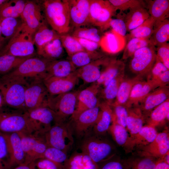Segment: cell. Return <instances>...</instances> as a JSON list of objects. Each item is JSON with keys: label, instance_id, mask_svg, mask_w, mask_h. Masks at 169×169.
Listing matches in <instances>:
<instances>
[{"label": "cell", "instance_id": "cell-5", "mask_svg": "<svg viewBox=\"0 0 169 169\" xmlns=\"http://www.w3.org/2000/svg\"><path fill=\"white\" fill-rule=\"evenodd\" d=\"M33 37L22 24L6 45L0 51V54H9L21 57L35 56L36 52Z\"/></svg>", "mask_w": 169, "mask_h": 169}, {"label": "cell", "instance_id": "cell-41", "mask_svg": "<svg viewBox=\"0 0 169 169\" xmlns=\"http://www.w3.org/2000/svg\"><path fill=\"white\" fill-rule=\"evenodd\" d=\"M59 35L54 30L49 28L46 23L42 25L36 32L33 37V43L36 47L37 51L47 43L59 37Z\"/></svg>", "mask_w": 169, "mask_h": 169}, {"label": "cell", "instance_id": "cell-30", "mask_svg": "<svg viewBox=\"0 0 169 169\" xmlns=\"http://www.w3.org/2000/svg\"><path fill=\"white\" fill-rule=\"evenodd\" d=\"M108 132L117 144L123 148L126 153H131L133 151L131 139L126 128L112 122Z\"/></svg>", "mask_w": 169, "mask_h": 169}, {"label": "cell", "instance_id": "cell-56", "mask_svg": "<svg viewBox=\"0 0 169 169\" xmlns=\"http://www.w3.org/2000/svg\"><path fill=\"white\" fill-rule=\"evenodd\" d=\"M167 70L169 69L156 58V62L151 72L147 76V80H150L154 84V82L160 75Z\"/></svg>", "mask_w": 169, "mask_h": 169}, {"label": "cell", "instance_id": "cell-13", "mask_svg": "<svg viewBox=\"0 0 169 169\" xmlns=\"http://www.w3.org/2000/svg\"><path fill=\"white\" fill-rule=\"evenodd\" d=\"M20 18L24 28L33 36L41 26L46 23L42 3L37 1H27Z\"/></svg>", "mask_w": 169, "mask_h": 169}, {"label": "cell", "instance_id": "cell-43", "mask_svg": "<svg viewBox=\"0 0 169 169\" xmlns=\"http://www.w3.org/2000/svg\"><path fill=\"white\" fill-rule=\"evenodd\" d=\"M155 22L150 17L141 25L131 31L129 34L125 36L126 40L136 38L149 39L153 32Z\"/></svg>", "mask_w": 169, "mask_h": 169}, {"label": "cell", "instance_id": "cell-50", "mask_svg": "<svg viewBox=\"0 0 169 169\" xmlns=\"http://www.w3.org/2000/svg\"><path fill=\"white\" fill-rule=\"evenodd\" d=\"M67 154L58 148L48 146L44 153L42 158L48 159L64 166L68 158Z\"/></svg>", "mask_w": 169, "mask_h": 169}, {"label": "cell", "instance_id": "cell-2", "mask_svg": "<svg viewBox=\"0 0 169 169\" xmlns=\"http://www.w3.org/2000/svg\"><path fill=\"white\" fill-rule=\"evenodd\" d=\"M7 107L4 105L0 108V133H35L34 126L26 111Z\"/></svg>", "mask_w": 169, "mask_h": 169}, {"label": "cell", "instance_id": "cell-25", "mask_svg": "<svg viewBox=\"0 0 169 169\" xmlns=\"http://www.w3.org/2000/svg\"><path fill=\"white\" fill-rule=\"evenodd\" d=\"M125 65L122 61L110 59L108 62L104 66L100 75L95 83L99 86L103 87L119 74L125 71Z\"/></svg>", "mask_w": 169, "mask_h": 169}, {"label": "cell", "instance_id": "cell-49", "mask_svg": "<svg viewBox=\"0 0 169 169\" xmlns=\"http://www.w3.org/2000/svg\"><path fill=\"white\" fill-rule=\"evenodd\" d=\"M110 105L112 110V122L117 123L126 128L128 108L125 105H120L112 104Z\"/></svg>", "mask_w": 169, "mask_h": 169}, {"label": "cell", "instance_id": "cell-18", "mask_svg": "<svg viewBox=\"0 0 169 169\" xmlns=\"http://www.w3.org/2000/svg\"><path fill=\"white\" fill-rule=\"evenodd\" d=\"M79 79L74 72L66 77H48L43 81L49 94L55 96L71 91L78 83Z\"/></svg>", "mask_w": 169, "mask_h": 169}, {"label": "cell", "instance_id": "cell-39", "mask_svg": "<svg viewBox=\"0 0 169 169\" xmlns=\"http://www.w3.org/2000/svg\"><path fill=\"white\" fill-rule=\"evenodd\" d=\"M105 56L103 53L97 51L90 52L84 50L78 52L69 57V59L77 69Z\"/></svg>", "mask_w": 169, "mask_h": 169}, {"label": "cell", "instance_id": "cell-36", "mask_svg": "<svg viewBox=\"0 0 169 169\" xmlns=\"http://www.w3.org/2000/svg\"><path fill=\"white\" fill-rule=\"evenodd\" d=\"M143 79V77L139 76L131 78L124 77L120 84L116 98L112 104L125 106L133 86Z\"/></svg>", "mask_w": 169, "mask_h": 169}, {"label": "cell", "instance_id": "cell-31", "mask_svg": "<svg viewBox=\"0 0 169 169\" xmlns=\"http://www.w3.org/2000/svg\"><path fill=\"white\" fill-rule=\"evenodd\" d=\"M76 69L69 59H59L51 61L48 67L46 77H66L73 73Z\"/></svg>", "mask_w": 169, "mask_h": 169}, {"label": "cell", "instance_id": "cell-4", "mask_svg": "<svg viewBox=\"0 0 169 169\" xmlns=\"http://www.w3.org/2000/svg\"><path fill=\"white\" fill-rule=\"evenodd\" d=\"M104 136L88 133L80 146L81 152L98 165L116 155L115 146Z\"/></svg>", "mask_w": 169, "mask_h": 169}, {"label": "cell", "instance_id": "cell-51", "mask_svg": "<svg viewBox=\"0 0 169 169\" xmlns=\"http://www.w3.org/2000/svg\"><path fill=\"white\" fill-rule=\"evenodd\" d=\"M130 159H122L115 157V156L99 164L98 169H129Z\"/></svg>", "mask_w": 169, "mask_h": 169}, {"label": "cell", "instance_id": "cell-1", "mask_svg": "<svg viewBox=\"0 0 169 169\" xmlns=\"http://www.w3.org/2000/svg\"><path fill=\"white\" fill-rule=\"evenodd\" d=\"M28 84L26 79L7 74L0 75V93L4 105L25 111L24 95Z\"/></svg>", "mask_w": 169, "mask_h": 169}, {"label": "cell", "instance_id": "cell-20", "mask_svg": "<svg viewBox=\"0 0 169 169\" xmlns=\"http://www.w3.org/2000/svg\"><path fill=\"white\" fill-rule=\"evenodd\" d=\"M169 96L167 85L158 87L150 93L139 105L146 118L153 109L169 99Z\"/></svg>", "mask_w": 169, "mask_h": 169}, {"label": "cell", "instance_id": "cell-55", "mask_svg": "<svg viewBox=\"0 0 169 169\" xmlns=\"http://www.w3.org/2000/svg\"><path fill=\"white\" fill-rule=\"evenodd\" d=\"M156 50V58L169 69V43L166 42L158 46Z\"/></svg>", "mask_w": 169, "mask_h": 169}, {"label": "cell", "instance_id": "cell-17", "mask_svg": "<svg viewBox=\"0 0 169 169\" xmlns=\"http://www.w3.org/2000/svg\"><path fill=\"white\" fill-rule=\"evenodd\" d=\"M138 152L140 156H149L158 159L169 153V133L167 129L158 133L153 141L141 147Z\"/></svg>", "mask_w": 169, "mask_h": 169}, {"label": "cell", "instance_id": "cell-60", "mask_svg": "<svg viewBox=\"0 0 169 169\" xmlns=\"http://www.w3.org/2000/svg\"><path fill=\"white\" fill-rule=\"evenodd\" d=\"M12 169H31L29 165L24 163L18 165Z\"/></svg>", "mask_w": 169, "mask_h": 169}, {"label": "cell", "instance_id": "cell-28", "mask_svg": "<svg viewBox=\"0 0 169 169\" xmlns=\"http://www.w3.org/2000/svg\"><path fill=\"white\" fill-rule=\"evenodd\" d=\"M150 17L156 25L168 19L169 16V0H146Z\"/></svg>", "mask_w": 169, "mask_h": 169}, {"label": "cell", "instance_id": "cell-15", "mask_svg": "<svg viewBox=\"0 0 169 169\" xmlns=\"http://www.w3.org/2000/svg\"><path fill=\"white\" fill-rule=\"evenodd\" d=\"M26 112L34 126L37 134L44 135L53 125V124L63 122L54 110L47 106Z\"/></svg>", "mask_w": 169, "mask_h": 169}, {"label": "cell", "instance_id": "cell-48", "mask_svg": "<svg viewBox=\"0 0 169 169\" xmlns=\"http://www.w3.org/2000/svg\"><path fill=\"white\" fill-rule=\"evenodd\" d=\"M157 159L149 156L130 158L129 169H155Z\"/></svg>", "mask_w": 169, "mask_h": 169}, {"label": "cell", "instance_id": "cell-35", "mask_svg": "<svg viewBox=\"0 0 169 169\" xmlns=\"http://www.w3.org/2000/svg\"><path fill=\"white\" fill-rule=\"evenodd\" d=\"M169 99L153 109L146 118V122L148 125L156 127L165 120H169Z\"/></svg>", "mask_w": 169, "mask_h": 169}, {"label": "cell", "instance_id": "cell-63", "mask_svg": "<svg viewBox=\"0 0 169 169\" xmlns=\"http://www.w3.org/2000/svg\"><path fill=\"white\" fill-rule=\"evenodd\" d=\"M4 42L0 39V51L2 49L3 44Z\"/></svg>", "mask_w": 169, "mask_h": 169}, {"label": "cell", "instance_id": "cell-37", "mask_svg": "<svg viewBox=\"0 0 169 169\" xmlns=\"http://www.w3.org/2000/svg\"><path fill=\"white\" fill-rule=\"evenodd\" d=\"M26 1L23 0H6L0 5V18L20 17Z\"/></svg>", "mask_w": 169, "mask_h": 169}, {"label": "cell", "instance_id": "cell-8", "mask_svg": "<svg viewBox=\"0 0 169 169\" xmlns=\"http://www.w3.org/2000/svg\"><path fill=\"white\" fill-rule=\"evenodd\" d=\"M50 61L40 57H31L6 74L22 77L26 80L37 78L44 79L47 76V69Z\"/></svg>", "mask_w": 169, "mask_h": 169}, {"label": "cell", "instance_id": "cell-24", "mask_svg": "<svg viewBox=\"0 0 169 169\" xmlns=\"http://www.w3.org/2000/svg\"><path fill=\"white\" fill-rule=\"evenodd\" d=\"M157 88L150 80L139 81L133 86L125 106L129 108L138 105L150 93Z\"/></svg>", "mask_w": 169, "mask_h": 169}, {"label": "cell", "instance_id": "cell-19", "mask_svg": "<svg viewBox=\"0 0 169 169\" xmlns=\"http://www.w3.org/2000/svg\"><path fill=\"white\" fill-rule=\"evenodd\" d=\"M100 87L95 82L85 89L79 91L77 95L76 108L72 115L94 108L98 105L100 102L98 98Z\"/></svg>", "mask_w": 169, "mask_h": 169}, {"label": "cell", "instance_id": "cell-14", "mask_svg": "<svg viewBox=\"0 0 169 169\" xmlns=\"http://www.w3.org/2000/svg\"><path fill=\"white\" fill-rule=\"evenodd\" d=\"M99 105L70 116L68 123L73 135L81 137L89 133L98 118L100 110Z\"/></svg>", "mask_w": 169, "mask_h": 169}, {"label": "cell", "instance_id": "cell-32", "mask_svg": "<svg viewBox=\"0 0 169 169\" xmlns=\"http://www.w3.org/2000/svg\"><path fill=\"white\" fill-rule=\"evenodd\" d=\"M64 50L59 35V37L46 43L36 53L39 57L52 61L62 57Z\"/></svg>", "mask_w": 169, "mask_h": 169}, {"label": "cell", "instance_id": "cell-58", "mask_svg": "<svg viewBox=\"0 0 169 169\" xmlns=\"http://www.w3.org/2000/svg\"><path fill=\"white\" fill-rule=\"evenodd\" d=\"M75 38L86 51L90 52L95 51H97L100 47L99 44L96 42L83 38Z\"/></svg>", "mask_w": 169, "mask_h": 169}, {"label": "cell", "instance_id": "cell-47", "mask_svg": "<svg viewBox=\"0 0 169 169\" xmlns=\"http://www.w3.org/2000/svg\"><path fill=\"white\" fill-rule=\"evenodd\" d=\"M71 35L76 38L90 40L99 44L101 36L100 31L94 27H81L74 29Z\"/></svg>", "mask_w": 169, "mask_h": 169}, {"label": "cell", "instance_id": "cell-29", "mask_svg": "<svg viewBox=\"0 0 169 169\" xmlns=\"http://www.w3.org/2000/svg\"><path fill=\"white\" fill-rule=\"evenodd\" d=\"M64 169H98V164L81 152H74L64 164Z\"/></svg>", "mask_w": 169, "mask_h": 169}, {"label": "cell", "instance_id": "cell-33", "mask_svg": "<svg viewBox=\"0 0 169 169\" xmlns=\"http://www.w3.org/2000/svg\"><path fill=\"white\" fill-rule=\"evenodd\" d=\"M150 17L148 10L144 6H139L130 9L124 17L127 31L136 28Z\"/></svg>", "mask_w": 169, "mask_h": 169}, {"label": "cell", "instance_id": "cell-26", "mask_svg": "<svg viewBox=\"0 0 169 169\" xmlns=\"http://www.w3.org/2000/svg\"><path fill=\"white\" fill-rule=\"evenodd\" d=\"M99 115L92 130L96 135L105 136L112 122V110L110 105L103 101L100 103Z\"/></svg>", "mask_w": 169, "mask_h": 169}, {"label": "cell", "instance_id": "cell-12", "mask_svg": "<svg viewBox=\"0 0 169 169\" xmlns=\"http://www.w3.org/2000/svg\"><path fill=\"white\" fill-rule=\"evenodd\" d=\"M79 91H70L49 97L47 107L54 110L60 119L65 122L73 114L75 110Z\"/></svg>", "mask_w": 169, "mask_h": 169}, {"label": "cell", "instance_id": "cell-62", "mask_svg": "<svg viewBox=\"0 0 169 169\" xmlns=\"http://www.w3.org/2000/svg\"><path fill=\"white\" fill-rule=\"evenodd\" d=\"M4 103L2 96L0 93V108L3 106Z\"/></svg>", "mask_w": 169, "mask_h": 169}, {"label": "cell", "instance_id": "cell-53", "mask_svg": "<svg viewBox=\"0 0 169 169\" xmlns=\"http://www.w3.org/2000/svg\"><path fill=\"white\" fill-rule=\"evenodd\" d=\"M116 11H124L139 7H145L144 2L141 0H109Z\"/></svg>", "mask_w": 169, "mask_h": 169}, {"label": "cell", "instance_id": "cell-34", "mask_svg": "<svg viewBox=\"0 0 169 169\" xmlns=\"http://www.w3.org/2000/svg\"><path fill=\"white\" fill-rule=\"evenodd\" d=\"M157 134L155 127L148 125H144L137 133L131 137L133 150L136 147H141L149 144L153 141Z\"/></svg>", "mask_w": 169, "mask_h": 169}, {"label": "cell", "instance_id": "cell-7", "mask_svg": "<svg viewBox=\"0 0 169 169\" xmlns=\"http://www.w3.org/2000/svg\"><path fill=\"white\" fill-rule=\"evenodd\" d=\"M43 79L37 78L28 79L24 95L26 111L43 106H47L50 96L43 82Z\"/></svg>", "mask_w": 169, "mask_h": 169}, {"label": "cell", "instance_id": "cell-16", "mask_svg": "<svg viewBox=\"0 0 169 169\" xmlns=\"http://www.w3.org/2000/svg\"><path fill=\"white\" fill-rule=\"evenodd\" d=\"M70 19V26L74 28L87 26L90 24V0H67Z\"/></svg>", "mask_w": 169, "mask_h": 169}, {"label": "cell", "instance_id": "cell-40", "mask_svg": "<svg viewBox=\"0 0 169 169\" xmlns=\"http://www.w3.org/2000/svg\"><path fill=\"white\" fill-rule=\"evenodd\" d=\"M125 77V71L119 74L113 79L100 92L104 101L110 105L112 104L116 98L120 84Z\"/></svg>", "mask_w": 169, "mask_h": 169}, {"label": "cell", "instance_id": "cell-22", "mask_svg": "<svg viewBox=\"0 0 169 169\" xmlns=\"http://www.w3.org/2000/svg\"><path fill=\"white\" fill-rule=\"evenodd\" d=\"M126 40L125 37L111 29L105 33L101 36L99 44L104 52L114 54L119 52L124 49Z\"/></svg>", "mask_w": 169, "mask_h": 169}, {"label": "cell", "instance_id": "cell-45", "mask_svg": "<svg viewBox=\"0 0 169 169\" xmlns=\"http://www.w3.org/2000/svg\"><path fill=\"white\" fill-rule=\"evenodd\" d=\"M151 45L149 39L137 38H131L124 49L122 59L126 60L138 49Z\"/></svg>", "mask_w": 169, "mask_h": 169}, {"label": "cell", "instance_id": "cell-46", "mask_svg": "<svg viewBox=\"0 0 169 169\" xmlns=\"http://www.w3.org/2000/svg\"><path fill=\"white\" fill-rule=\"evenodd\" d=\"M59 37L69 57L79 52L85 50L75 38L68 33L59 34Z\"/></svg>", "mask_w": 169, "mask_h": 169}, {"label": "cell", "instance_id": "cell-42", "mask_svg": "<svg viewBox=\"0 0 169 169\" xmlns=\"http://www.w3.org/2000/svg\"><path fill=\"white\" fill-rule=\"evenodd\" d=\"M30 57H21L9 54H0V75L13 71Z\"/></svg>", "mask_w": 169, "mask_h": 169}, {"label": "cell", "instance_id": "cell-3", "mask_svg": "<svg viewBox=\"0 0 169 169\" xmlns=\"http://www.w3.org/2000/svg\"><path fill=\"white\" fill-rule=\"evenodd\" d=\"M47 22L59 34L68 33L71 29L67 0H45L42 3Z\"/></svg>", "mask_w": 169, "mask_h": 169}, {"label": "cell", "instance_id": "cell-27", "mask_svg": "<svg viewBox=\"0 0 169 169\" xmlns=\"http://www.w3.org/2000/svg\"><path fill=\"white\" fill-rule=\"evenodd\" d=\"M146 117L139 105L128 108L126 129L131 137L137 133L144 126Z\"/></svg>", "mask_w": 169, "mask_h": 169}, {"label": "cell", "instance_id": "cell-64", "mask_svg": "<svg viewBox=\"0 0 169 169\" xmlns=\"http://www.w3.org/2000/svg\"><path fill=\"white\" fill-rule=\"evenodd\" d=\"M6 1V0H0V5Z\"/></svg>", "mask_w": 169, "mask_h": 169}, {"label": "cell", "instance_id": "cell-52", "mask_svg": "<svg viewBox=\"0 0 169 169\" xmlns=\"http://www.w3.org/2000/svg\"><path fill=\"white\" fill-rule=\"evenodd\" d=\"M10 158L9 149L5 134L0 132V169H8Z\"/></svg>", "mask_w": 169, "mask_h": 169}, {"label": "cell", "instance_id": "cell-61", "mask_svg": "<svg viewBox=\"0 0 169 169\" xmlns=\"http://www.w3.org/2000/svg\"><path fill=\"white\" fill-rule=\"evenodd\" d=\"M0 39L3 41L5 42L6 39L3 36L1 30V27L0 24Z\"/></svg>", "mask_w": 169, "mask_h": 169}, {"label": "cell", "instance_id": "cell-38", "mask_svg": "<svg viewBox=\"0 0 169 169\" xmlns=\"http://www.w3.org/2000/svg\"><path fill=\"white\" fill-rule=\"evenodd\" d=\"M151 44L154 47L167 42L169 40V21L167 19L154 25L153 32L149 38Z\"/></svg>", "mask_w": 169, "mask_h": 169}, {"label": "cell", "instance_id": "cell-9", "mask_svg": "<svg viewBox=\"0 0 169 169\" xmlns=\"http://www.w3.org/2000/svg\"><path fill=\"white\" fill-rule=\"evenodd\" d=\"M129 68L136 76H147L156 61L155 47L151 45L140 49L131 57Z\"/></svg>", "mask_w": 169, "mask_h": 169}, {"label": "cell", "instance_id": "cell-59", "mask_svg": "<svg viewBox=\"0 0 169 169\" xmlns=\"http://www.w3.org/2000/svg\"><path fill=\"white\" fill-rule=\"evenodd\" d=\"M155 169H169V164L160 158L157 159Z\"/></svg>", "mask_w": 169, "mask_h": 169}, {"label": "cell", "instance_id": "cell-23", "mask_svg": "<svg viewBox=\"0 0 169 169\" xmlns=\"http://www.w3.org/2000/svg\"><path fill=\"white\" fill-rule=\"evenodd\" d=\"M5 134L7 139L10 153L8 169H12L14 167L24 163L25 154L19 134L13 133Z\"/></svg>", "mask_w": 169, "mask_h": 169}, {"label": "cell", "instance_id": "cell-11", "mask_svg": "<svg viewBox=\"0 0 169 169\" xmlns=\"http://www.w3.org/2000/svg\"><path fill=\"white\" fill-rule=\"evenodd\" d=\"M19 133L25 156L24 163L29 165L38 159L42 158L48 147L44 135L36 133Z\"/></svg>", "mask_w": 169, "mask_h": 169}, {"label": "cell", "instance_id": "cell-21", "mask_svg": "<svg viewBox=\"0 0 169 169\" xmlns=\"http://www.w3.org/2000/svg\"><path fill=\"white\" fill-rule=\"evenodd\" d=\"M110 58L105 56L83 67L77 68L75 71L79 79L86 84L95 82L99 78L101 67L105 65Z\"/></svg>", "mask_w": 169, "mask_h": 169}, {"label": "cell", "instance_id": "cell-44", "mask_svg": "<svg viewBox=\"0 0 169 169\" xmlns=\"http://www.w3.org/2000/svg\"><path fill=\"white\" fill-rule=\"evenodd\" d=\"M18 18L10 17L0 18L2 34L6 40L12 38L21 26L22 23L21 19L20 18V19Z\"/></svg>", "mask_w": 169, "mask_h": 169}, {"label": "cell", "instance_id": "cell-57", "mask_svg": "<svg viewBox=\"0 0 169 169\" xmlns=\"http://www.w3.org/2000/svg\"><path fill=\"white\" fill-rule=\"evenodd\" d=\"M112 30L121 36L125 37L127 31L126 26L124 19H112L110 22V27Z\"/></svg>", "mask_w": 169, "mask_h": 169}, {"label": "cell", "instance_id": "cell-54", "mask_svg": "<svg viewBox=\"0 0 169 169\" xmlns=\"http://www.w3.org/2000/svg\"><path fill=\"white\" fill-rule=\"evenodd\" d=\"M29 165L31 169H64L63 165L44 158L38 159Z\"/></svg>", "mask_w": 169, "mask_h": 169}, {"label": "cell", "instance_id": "cell-6", "mask_svg": "<svg viewBox=\"0 0 169 169\" xmlns=\"http://www.w3.org/2000/svg\"><path fill=\"white\" fill-rule=\"evenodd\" d=\"M73 136L69 123L65 121L55 123L44 135L48 146L58 148L67 154L74 144Z\"/></svg>", "mask_w": 169, "mask_h": 169}, {"label": "cell", "instance_id": "cell-10", "mask_svg": "<svg viewBox=\"0 0 169 169\" xmlns=\"http://www.w3.org/2000/svg\"><path fill=\"white\" fill-rule=\"evenodd\" d=\"M116 11L108 0H90V25L98 27L101 32L106 30Z\"/></svg>", "mask_w": 169, "mask_h": 169}]
</instances>
